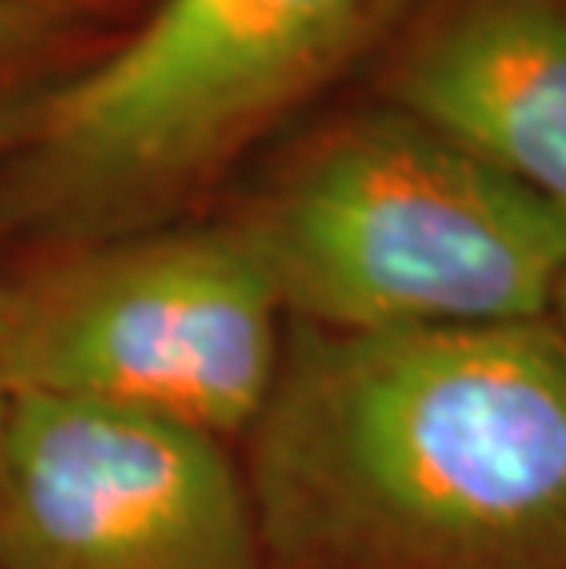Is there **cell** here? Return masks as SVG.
<instances>
[{"mask_svg": "<svg viewBox=\"0 0 566 569\" xmlns=\"http://www.w3.org/2000/svg\"><path fill=\"white\" fill-rule=\"evenodd\" d=\"M247 489L284 569H566L563 335L302 327Z\"/></svg>", "mask_w": 566, "mask_h": 569, "instance_id": "1", "label": "cell"}, {"mask_svg": "<svg viewBox=\"0 0 566 569\" xmlns=\"http://www.w3.org/2000/svg\"><path fill=\"white\" fill-rule=\"evenodd\" d=\"M239 224L312 331L534 323L566 276L559 206L397 107L320 137Z\"/></svg>", "mask_w": 566, "mask_h": 569, "instance_id": "2", "label": "cell"}, {"mask_svg": "<svg viewBox=\"0 0 566 569\" xmlns=\"http://www.w3.org/2000/svg\"><path fill=\"white\" fill-rule=\"evenodd\" d=\"M413 0H162L103 63L30 114L19 210L111 239L162 210L309 100Z\"/></svg>", "mask_w": 566, "mask_h": 569, "instance_id": "3", "label": "cell"}, {"mask_svg": "<svg viewBox=\"0 0 566 569\" xmlns=\"http://www.w3.org/2000/svg\"><path fill=\"white\" fill-rule=\"evenodd\" d=\"M280 312L239 221L92 239L8 287L0 397L107 405L225 441L255 430L269 405Z\"/></svg>", "mask_w": 566, "mask_h": 569, "instance_id": "4", "label": "cell"}, {"mask_svg": "<svg viewBox=\"0 0 566 569\" xmlns=\"http://www.w3.org/2000/svg\"><path fill=\"white\" fill-rule=\"evenodd\" d=\"M225 441L137 411L0 397V569H261Z\"/></svg>", "mask_w": 566, "mask_h": 569, "instance_id": "5", "label": "cell"}, {"mask_svg": "<svg viewBox=\"0 0 566 569\" xmlns=\"http://www.w3.org/2000/svg\"><path fill=\"white\" fill-rule=\"evenodd\" d=\"M394 107L566 213V0H449L394 67Z\"/></svg>", "mask_w": 566, "mask_h": 569, "instance_id": "6", "label": "cell"}, {"mask_svg": "<svg viewBox=\"0 0 566 569\" xmlns=\"http://www.w3.org/2000/svg\"><path fill=\"white\" fill-rule=\"evenodd\" d=\"M56 19V0H0V63L38 44Z\"/></svg>", "mask_w": 566, "mask_h": 569, "instance_id": "7", "label": "cell"}, {"mask_svg": "<svg viewBox=\"0 0 566 569\" xmlns=\"http://www.w3.org/2000/svg\"><path fill=\"white\" fill-rule=\"evenodd\" d=\"M552 312H556V331L563 335V342H566V276H563V283H559V290H556V301H552Z\"/></svg>", "mask_w": 566, "mask_h": 569, "instance_id": "8", "label": "cell"}, {"mask_svg": "<svg viewBox=\"0 0 566 569\" xmlns=\"http://www.w3.org/2000/svg\"><path fill=\"white\" fill-rule=\"evenodd\" d=\"M4 312H8V287L0 283V335H4Z\"/></svg>", "mask_w": 566, "mask_h": 569, "instance_id": "9", "label": "cell"}]
</instances>
